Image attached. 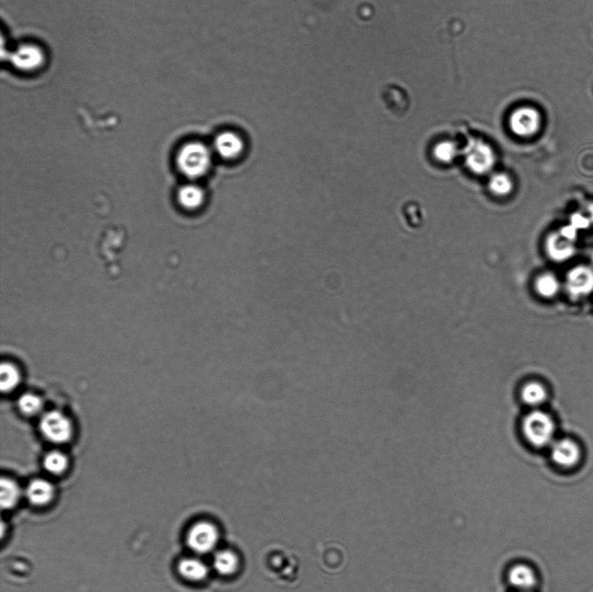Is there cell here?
Masks as SVG:
<instances>
[{"label": "cell", "mask_w": 593, "mask_h": 592, "mask_svg": "<svg viewBox=\"0 0 593 592\" xmlns=\"http://www.w3.org/2000/svg\"><path fill=\"white\" fill-rule=\"evenodd\" d=\"M21 498L19 485L13 479L3 478L0 481V506L3 510L13 508Z\"/></svg>", "instance_id": "15"}, {"label": "cell", "mask_w": 593, "mask_h": 592, "mask_svg": "<svg viewBox=\"0 0 593 592\" xmlns=\"http://www.w3.org/2000/svg\"><path fill=\"white\" fill-rule=\"evenodd\" d=\"M180 575L185 579L199 582L208 575V568L203 562L196 559H185L180 561L178 565Z\"/></svg>", "instance_id": "16"}, {"label": "cell", "mask_w": 593, "mask_h": 592, "mask_svg": "<svg viewBox=\"0 0 593 592\" xmlns=\"http://www.w3.org/2000/svg\"><path fill=\"white\" fill-rule=\"evenodd\" d=\"M465 164L475 174L488 173L495 164V154L493 148L479 139L469 141L464 150Z\"/></svg>", "instance_id": "3"}, {"label": "cell", "mask_w": 593, "mask_h": 592, "mask_svg": "<svg viewBox=\"0 0 593 592\" xmlns=\"http://www.w3.org/2000/svg\"><path fill=\"white\" fill-rule=\"evenodd\" d=\"M42 406L40 398L33 394H24L19 400L20 410L26 415L37 414Z\"/></svg>", "instance_id": "24"}, {"label": "cell", "mask_w": 593, "mask_h": 592, "mask_svg": "<svg viewBox=\"0 0 593 592\" xmlns=\"http://www.w3.org/2000/svg\"><path fill=\"white\" fill-rule=\"evenodd\" d=\"M218 538V531L214 524L199 522L190 528L187 543L193 552L203 554L213 551L216 547Z\"/></svg>", "instance_id": "5"}, {"label": "cell", "mask_w": 593, "mask_h": 592, "mask_svg": "<svg viewBox=\"0 0 593 592\" xmlns=\"http://www.w3.org/2000/svg\"><path fill=\"white\" fill-rule=\"evenodd\" d=\"M560 233L561 235H563L564 238H567V240H569V241L573 242L575 240L577 239L578 230L571 224L561 228Z\"/></svg>", "instance_id": "26"}, {"label": "cell", "mask_w": 593, "mask_h": 592, "mask_svg": "<svg viewBox=\"0 0 593 592\" xmlns=\"http://www.w3.org/2000/svg\"><path fill=\"white\" fill-rule=\"evenodd\" d=\"M508 580L516 589L522 592H527L536 586L537 577L530 566L520 563L511 567L508 573Z\"/></svg>", "instance_id": "13"}, {"label": "cell", "mask_w": 593, "mask_h": 592, "mask_svg": "<svg viewBox=\"0 0 593 592\" xmlns=\"http://www.w3.org/2000/svg\"><path fill=\"white\" fill-rule=\"evenodd\" d=\"M546 251L553 260L563 262L573 256L575 248L573 242L564 238L559 232L547 238Z\"/></svg>", "instance_id": "12"}, {"label": "cell", "mask_w": 593, "mask_h": 592, "mask_svg": "<svg viewBox=\"0 0 593 592\" xmlns=\"http://www.w3.org/2000/svg\"><path fill=\"white\" fill-rule=\"evenodd\" d=\"M522 430L529 443L536 447H543L552 442L555 426L548 414L536 410L525 416Z\"/></svg>", "instance_id": "2"}, {"label": "cell", "mask_w": 593, "mask_h": 592, "mask_svg": "<svg viewBox=\"0 0 593 592\" xmlns=\"http://www.w3.org/2000/svg\"><path fill=\"white\" fill-rule=\"evenodd\" d=\"M592 260H593V254H592Z\"/></svg>", "instance_id": "27"}, {"label": "cell", "mask_w": 593, "mask_h": 592, "mask_svg": "<svg viewBox=\"0 0 593 592\" xmlns=\"http://www.w3.org/2000/svg\"><path fill=\"white\" fill-rule=\"evenodd\" d=\"M13 65L22 70L38 68L44 61V54L40 48L33 45H24L10 54Z\"/></svg>", "instance_id": "9"}, {"label": "cell", "mask_w": 593, "mask_h": 592, "mask_svg": "<svg viewBox=\"0 0 593 592\" xmlns=\"http://www.w3.org/2000/svg\"><path fill=\"white\" fill-rule=\"evenodd\" d=\"M591 221V219L581 214H574L571 218V224L578 231L587 228Z\"/></svg>", "instance_id": "25"}, {"label": "cell", "mask_w": 593, "mask_h": 592, "mask_svg": "<svg viewBox=\"0 0 593 592\" xmlns=\"http://www.w3.org/2000/svg\"><path fill=\"white\" fill-rule=\"evenodd\" d=\"M459 149L456 143L451 141H443L436 144L433 149V156L443 164H450L458 157Z\"/></svg>", "instance_id": "22"}, {"label": "cell", "mask_w": 593, "mask_h": 592, "mask_svg": "<svg viewBox=\"0 0 593 592\" xmlns=\"http://www.w3.org/2000/svg\"><path fill=\"white\" fill-rule=\"evenodd\" d=\"M55 489L50 482L45 479L37 478L27 486L26 496L31 505L45 506L54 499Z\"/></svg>", "instance_id": "11"}, {"label": "cell", "mask_w": 593, "mask_h": 592, "mask_svg": "<svg viewBox=\"0 0 593 592\" xmlns=\"http://www.w3.org/2000/svg\"><path fill=\"white\" fill-rule=\"evenodd\" d=\"M213 153L206 144L192 142L185 144L178 155V165L182 173L190 178H199L210 170Z\"/></svg>", "instance_id": "1"}, {"label": "cell", "mask_w": 593, "mask_h": 592, "mask_svg": "<svg viewBox=\"0 0 593 592\" xmlns=\"http://www.w3.org/2000/svg\"><path fill=\"white\" fill-rule=\"evenodd\" d=\"M540 122L541 118L537 111L530 107H522L511 114L509 126L515 135L529 137L538 132Z\"/></svg>", "instance_id": "6"}, {"label": "cell", "mask_w": 593, "mask_h": 592, "mask_svg": "<svg viewBox=\"0 0 593 592\" xmlns=\"http://www.w3.org/2000/svg\"><path fill=\"white\" fill-rule=\"evenodd\" d=\"M215 568L224 576H231L238 568V559L234 552L222 551L218 552L214 560Z\"/></svg>", "instance_id": "17"}, {"label": "cell", "mask_w": 593, "mask_h": 592, "mask_svg": "<svg viewBox=\"0 0 593 592\" xmlns=\"http://www.w3.org/2000/svg\"><path fill=\"white\" fill-rule=\"evenodd\" d=\"M489 189L494 195L507 196L513 192L514 182L506 173L493 174L489 180Z\"/></svg>", "instance_id": "20"}, {"label": "cell", "mask_w": 593, "mask_h": 592, "mask_svg": "<svg viewBox=\"0 0 593 592\" xmlns=\"http://www.w3.org/2000/svg\"><path fill=\"white\" fill-rule=\"evenodd\" d=\"M40 429L45 438L54 443L68 442L72 435V426L65 415L52 411L43 416Z\"/></svg>", "instance_id": "4"}, {"label": "cell", "mask_w": 593, "mask_h": 592, "mask_svg": "<svg viewBox=\"0 0 593 592\" xmlns=\"http://www.w3.org/2000/svg\"><path fill=\"white\" fill-rule=\"evenodd\" d=\"M547 394L545 387L538 382H530L525 385L521 391V398L529 406L536 407L545 403Z\"/></svg>", "instance_id": "18"}, {"label": "cell", "mask_w": 593, "mask_h": 592, "mask_svg": "<svg viewBox=\"0 0 593 592\" xmlns=\"http://www.w3.org/2000/svg\"><path fill=\"white\" fill-rule=\"evenodd\" d=\"M44 467L49 473L59 475L65 473L68 467V460L65 454L60 452H51L45 457Z\"/></svg>", "instance_id": "23"}, {"label": "cell", "mask_w": 593, "mask_h": 592, "mask_svg": "<svg viewBox=\"0 0 593 592\" xmlns=\"http://www.w3.org/2000/svg\"><path fill=\"white\" fill-rule=\"evenodd\" d=\"M206 199V194L201 187L195 185H188L182 187L178 192L180 204L187 210H197L203 205Z\"/></svg>", "instance_id": "14"}, {"label": "cell", "mask_w": 593, "mask_h": 592, "mask_svg": "<svg viewBox=\"0 0 593 592\" xmlns=\"http://www.w3.org/2000/svg\"><path fill=\"white\" fill-rule=\"evenodd\" d=\"M568 294L574 298H581L593 292V270L578 266L570 270L566 283Z\"/></svg>", "instance_id": "7"}, {"label": "cell", "mask_w": 593, "mask_h": 592, "mask_svg": "<svg viewBox=\"0 0 593 592\" xmlns=\"http://www.w3.org/2000/svg\"><path fill=\"white\" fill-rule=\"evenodd\" d=\"M552 458L562 467H573L580 461V451L576 443L570 439H561L553 444Z\"/></svg>", "instance_id": "10"}, {"label": "cell", "mask_w": 593, "mask_h": 592, "mask_svg": "<svg viewBox=\"0 0 593 592\" xmlns=\"http://www.w3.org/2000/svg\"><path fill=\"white\" fill-rule=\"evenodd\" d=\"M536 290L542 297L552 298L560 290V283L553 274H545L536 281Z\"/></svg>", "instance_id": "21"}, {"label": "cell", "mask_w": 593, "mask_h": 592, "mask_svg": "<svg viewBox=\"0 0 593 592\" xmlns=\"http://www.w3.org/2000/svg\"><path fill=\"white\" fill-rule=\"evenodd\" d=\"M213 146L215 153L224 160L236 159L241 156L245 147L241 136L229 130L219 133Z\"/></svg>", "instance_id": "8"}, {"label": "cell", "mask_w": 593, "mask_h": 592, "mask_svg": "<svg viewBox=\"0 0 593 592\" xmlns=\"http://www.w3.org/2000/svg\"><path fill=\"white\" fill-rule=\"evenodd\" d=\"M20 375L19 370L10 363H2L0 368V387L2 392H10L19 385Z\"/></svg>", "instance_id": "19"}]
</instances>
